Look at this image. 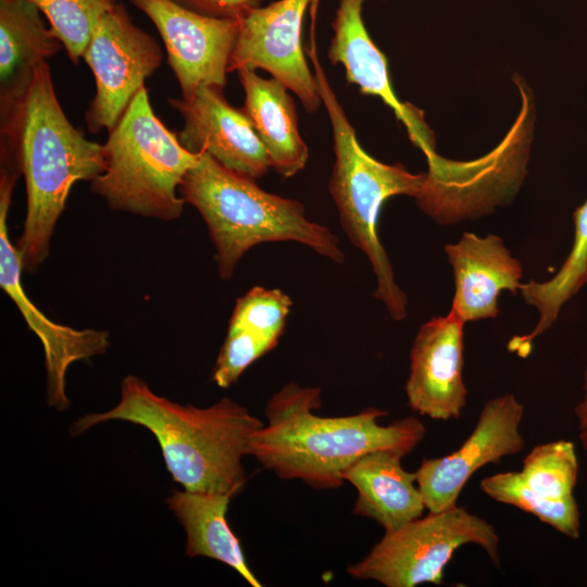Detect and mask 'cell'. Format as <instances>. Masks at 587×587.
Returning a JSON list of instances; mask_svg holds the SVG:
<instances>
[{
  "label": "cell",
  "instance_id": "obj_15",
  "mask_svg": "<svg viewBox=\"0 0 587 587\" xmlns=\"http://www.w3.org/2000/svg\"><path fill=\"white\" fill-rule=\"evenodd\" d=\"M465 322L453 311L419 329L410 351L405 395L410 408L432 420H457L466 404L463 380Z\"/></svg>",
  "mask_w": 587,
  "mask_h": 587
},
{
  "label": "cell",
  "instance_id": "obj_20",
  "mask_svg": "<svg viewBox=\"0 0 587 587\" xmlns=\"http://www.w3.org/2000/svg\"><path fill=\"white\" fill-rule=\"evenodd\" d=\"M33 0H0V111L27 90L36 68L63 47Z\"/></svg>",
  "mask_w": 587,
  "mask_h": 587
},
{
  "label": "cell",
  "instance_id": "obj_27",
  "mask_svg": "<svg viewBox=\"0 0 587 587\" xmlns=\"http://www.w3.org/2000/svg\"><path fill=\"white\" fill-rule=\"evenodd\" d=\"M583 389V400L574 408V413L578 420L579 440L587 451V369L584 373Z\"/></svg>",
  "mask_w": 587,
  "mask_h": 587
},
{
  "label": "cell",
  "instance_id": "obj_23",
  "mask_svg": "<svg viewBox=\"0 0 587 587\" xmlns=\"http://www.w3.org/2000/svg\"><path fill=\"white\" fill-rule=\"evenodd\" d=\"M62 42L72 62L78 63L101 17L117 0H33Z\"/></svg>",
  "mask_w": 587,
  "mask_h": 587
},
{
  "label": "cell",
  "instance_id": "obj_8",
  "mask_svg": "<svg viewBox=\"0 0 587 587\" xmlns=\"http://www.w3.org/2000/svg\"><path fill=\"white\" fill-rule=\"evenodd\" d=\"M82 58L96 83L85 121L89 132L98 133L118 123L146 78L161 65L163 52L117 2L99 21Z\"/></svg>",
  "mask_w": 587,
  "mask_h": 587
},
{
  "label": "cell",
  "instance_id": "obj_17",
  "mask_svg": "<svg viewBox=\"0 0 587 587\" xmlns=\"http://www.w3.org/2000/svg\"><path fill=\"white\" fill-rule=\"evenodd\" d=\"M445 251L455 287L450 310L464 322L497 317L501 291L515 295L520 289L521 262L494 234L479 237L464 233L457 242L446 245Z\"/></svg>",
  "mask_w": 587,
  "mask_h": 587
},
{
  "label": "cell",
  "instance_id": "obj_7",
  "mask_svg": "<svg viewBox=\"0 0 587 587\" xmlns=\"http://www.w3.org/2000/svg\"><path fill=\"white\" fill-rule=\"evenodd\" d=\"M467 544L479 546L499 566V536L495 527L457 504L385 532L347 572L355 579L374 580L386 587L439 585L454 551Z\"/></svg>",
  "mask_w": 587,
  "mask_h": 587
},
{
  "label": "cell",
  "instance_id": "obj_18",
  "mask_svg": "<svg viewBox=\"0 0 587 587\" xmlns=\"http://www.w3.org/2000/svg\"><path fill=\"white\" fill-rule=\"evenodd\" d=\"M403 455L378 450L362 455L344 472L358 491L353 513L377 522L385 532L421 517L426 510L415 472L401 465Z\"/></svg>",
  "mask_w": 587,
  "mask_h": 587
},
{
  "label": "cell",
  "instance_id": "obj_25",
  "mask_svg": "<svg viewBox=\"0 0 587 587\" xmlns=\"http://www.w3.org/2000/svg\"><path fill=\"white\" fill-rule=\"evenodd\" d=\"M276 345L277 341L266 336L229 324L213 367V382L218 387H229L237 382L247 367L274 349Z\"/></svg>",
  "mask_w": 587,
  "mask_h": 587
},
{
  "label": "cell",
  "instance_id": "obj_4",
  "mask_svg": "<svg viewBox=\"0 0 587 587\" xmlns=\"http://www.w3.org/2000/svg\"><path fill=\"white\" fill-rule=\"evenodd\" d=\"M178 193L204 220L222 279L232 278L243 254L264 242L295 241L336 263L345 260L338 237L310 221L301 202L263 190L255 179L224 167L205 152L184 176Z\"/></svg>",
  "mask_w": 587,
  "mask_h": 587
},
{
  "label": "cell",
  "instance_id": "obj_5",
  "mask_svg": "<svg viewBox=\"0 0 587 587\" xmlns=\"http://www.w3.org/2000/svg\"><path fill=\"white\" fill-rule=\"evenodd\" d=\"M312 37L307 52L334 138L335 162L328 190L345 234L365 254L376 276L373 296L384 303L392 320L402 321L408 314V299L395 280L392 265L377 234V223L387 199L399 195L416 199L422 195L426 173L412 174L401 164H385L364 151L328 84Z\"/></svg>",
  "mask_w": 587,
  "mask_h": 587
},
{
  "label": "cell",
  "instance_id": "obj_1",
  "mask_svg": "<svg viewBox=\"0 0 587 587\" xmlns=\"http://www.w3.org/2000/svg\"><path fill=\"white\" fill-rule=\"evenodd\" d=\"M1 114V162L23 174L27 209L16 240L23 268L48 258L55 224L73 185L104 170L103 145L88 140L66 117L48 62L38 65L23 96Z\"/></svg>",
  "mask_w": 587,
  "mask_h": 587
},
{
  "label": "cell",
  "instance_id": "obj_2",
  "mask_svg": "<svg viewBox=\"0 0 587 587\" xmlns=\"http://www.w3.org/2000/svg\"><path fill=\"white\" fill-rule=\"evenodd\" d=\"M320 387L289 382L266 402L263 424L252 435L248 454L282 479H300L315 489L342 486V472L364 454L389 450L403 457L423 440L426 428L414 416L388 425V413L369 407L357 414L321 416Z\"/></svg>",
  "mask_w": 587,
  "mask_h": 587
},
{
  "label": "cell",
  "instance_id": "obj_26",
  "mask_svg": "<svg viewBox=\"0 0 587 587\" xmlns=\"http://www.w3.org/2000/svg\"><path fill=\"white\" fill-rule=\"evenodd\" d=\"M190 11L223 18L239 20L247 11L259 7L262 0H171Z\"/></svg>",
  "mask_w": 587,
  "mask_h": 587
},
{
  "label": "cell",
  "instance_id": "obj_3",
  "mask_svg": "<svg viewBox=\"0 0 587 587\" xmlns=\"http://www.w3.org/2000/svg\"><path fill=\"white\" fill-rule=\"evenodd\" d=\"M112 420L140 425L157 438L174 482L188 491L229 495L246 485L242 459L263 423L238 402L222 398L208 408L179 404L159 396L145 380L126 376L118 403L112 409L77 420L71 434L77 436Z\"/></svg>",
  "mask_w": 587,
  "mask_h": 587
},
{
  "label": "cell",
  "instance_id": "obj_22",
  "mask_svg": "<svg viewBox=\"0 0 587 587\" xmlns=\"http://www.w3.org/2000/svg\"><path fill=\"white\" fill-rule=\"evenodd\" d=\"M573 221V246L560 270L546 282L533 279L520 286L526 303L538 311L534 329L512 337L508 344L509 351L520 357L529 354L534 339L551 327L562 307L587 285V199L574 211Z\"/></svg>",
  "mask_w": 587,
  "mask_h": 587
},
{
  "label": "cell",
  "instance_id": "obj_12",
  "mask_svg": "<svg viewBox=\"0 0 587 587\" xmlns=\"http://www.w3.org/2000/svg\"><path fill=\"white\" fill-rule=\"evenodd\" d=\"M128 1L157 27L182 98H191L201 84L225 87L238 20L203 15L171 0Z\"/></svg>",
  "mask_w": 587,
  "mask_h": 587
},
{
  "label": "cell",
  "instance_id": "obj_13",
  "mask_svg": "<svg viewBox=\"0 0 587 587\" xmlns=\"http://www.w3.org/2000/svg\"><path fill=\"white\" fill-rule=\"evenodd\" d=\"M523 414L524 407L514 395L492 398L485 402L473 432L458 450L422 461L415 475L428 512L457 505L460 492L476 471L524 449L520 432Z\"/></svg>",
  "mask_w": 587,
  "mask_h": 587
},
{
  "label": "cell",
  "instance_id": "obj_21",
  "mask_svg": "<svg viewBox=\"0 0 587 587\" xmlns=\"http://www.w3.org/2000/svg\"><path fill=\"white\" fill-rule=\"evenodd\" d=\"M232 498L218 492L174 490L167 498V505L185 529L189 558L220 561L234 569L250 586L261 587L226 520Z\"/></svg>",
  "mask_w": 587,
  "mask_h": 587
},
{
  "label": "cell",
  "instance_id": "obj_10",
  "mask_svg": "<svg viewBox=\"0 0 587 587\" xmlns=\"http://www.w3.org/2000/svg\"><path fill=\"white\" fill-rule=\"evenodd\" d=\"M314 0H278L247 11L239 21V32L228 71L241 67L263 70L301 100L307 112L321 103L316 80L302 47V23Z\"/></svg>",
  "mask_w": 587,
  "mask_h": 587
},
{
  "label": "cell",
  "instance_id": "obj_19",
  "mask_svg": "<svg viewBox=\"0 0 587 587\" xmlns=\"http://www.w3.org/2000/svg\"><path fill=\"white\" fill-rule=\"evenodd\" d=\"M245 91L242 110L266 149L271 167L291 177L307 164L309 150L298 129L295 101L288 88L275 78L265 79L255 70H237Z\"/></svg>",
  "mask_w": 587,
  "mask_h": 587
},
{
  "label": "cell",
  "instance_id": "obj_14",
  "mask_svg": "<svg viewBox=\"0 0 587 587\" xmlns=\"http://www.w3.org/2000/svg\"><path fill=\"white\" fill-rule=\"evenodd\" d=\"M167 102L183 117L176 135L187 150L205 152L252 179L267 173L271 164L265 147L245 111L228 103L222 87L201 84L191 98H168Z\"/></svg>",
  "mask_w": 587,
  "mask_h": 587
},
{
  "label": "cell",
  "instance_id": "obj_11",
  "mask_svg": "<svg viewBox=\"0 0 587 587\" xmlns=\"http://www.w3.org/2000/svg\"><path fill=\"white\" fill-rule=\"evenodd\" d=\"M578 462L573 442L555 440L535 446L520 472L485 477L479 487L489 498L533 514L561 534L579 536V511L574 498Z\"/></svg>",
  "mask_w": 587,
  "mask_h": 587
},
{
  "label": "cell",
  "instance_id": "obj_9",
  "mask_svg": "<svg viewBox=\"0 0 587 587\" xmlns=\"http://www.w3.org/2000/svg\"><path fill=\"white\" fill-rule=\"evenodd\" d=\"M20 173L1 166L0 174V286L12 299L27 326L42 344L47 370V400L62 411L68 405L65 376L70 365L104 353L110 347L109 333L93 328L76 329L48 319L28 298L22 284L23 264L15 245L10 241L8 213Z\"/></svg>",
  "mask_w": 587,
  "mask_h": 587
},
{
  "label": "cell",
  "instance_id": "obj_6",
  "mask_svg": "<svg viewBox=\"0 0 587 587\" xmlns=\"http://www.w3.org/2000/svg\"><path fill=\"white\" fill-rule=\"evenodd\" d=\"M103 143L104 170L90 185L116 211L172 221L185 201L178 193L201 152L187 150L151 108L143 86Z\"/></svg>",
  "mask_w": 587,
  "mask_h": 587
},
{
  "label": "cell",
  "instance_id": "obj_16",
  "mask_svg": "<svg viewBox=\"0 0 587 587\" xmlns=\"http://www.w3.org/2000/svg\"><path fill=\"white\" fill-rule=\"evenodd\" d=\"M364 0H340L333 22L334 36L327 52L329 61L341 64L346 80L357 85L364 95L377 96L407 127L411 140L423 150L427 160L437 154L423 114L409 103H402L391 87L385 54L370 37L363 18Z\"/></svg>",
  "mask_w": 587,
  "mask_h": 587
},
{
  "label": "cell",
  "instance_id": "obj_24",
  "mask_svg": "<svg viewBox=\"0 0 587 587\" xmlns=\"http://www.w3.org/2000/svg\"><path fill=\"white\" fill-rule=\"evenodd\" d=\"M291 305V299L282 290L255 286L237 299L229 324L278 342Z\"/></svg>",
  "mask_w": 587,
  "mask_h": 587
}]
</instances>
